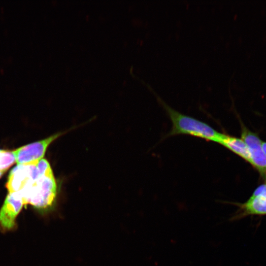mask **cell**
I'll return each mask as SVG.
<instances>
[{
    "label": "cell",
    "instance_id": "1",
    "mask_svg": "<svg viewBox=\"0 0 266 266\" xmlns=\"http://www.w3.org/2000/svg\"><path fill=\"white\" fill-rule=\"evenodd\" d=\"M154 95L168 115L172 123L171 130L167 136L189 135L220 143L224 133L218 132L204 122L175 110L156 93H154Z\"/></svg>",
    "mask_w": 266,
    "mask_h": 266
},
{
    "label": "cell",
    "instance_id": "2",
    "mask_svg": "<svg viewBox=\"0 0 266 266\" xmlns=\"http://www.w3.org/2000/svg\"><path fill=\"white\" fill-rule=\"evenodd\" d=\"M38 171L39 175L37 178L18 193L25 205L29 204L40 211L46 212L55 205L58 185L52 168Z\"/></svg>",
    "mask_w": 266,
    "mask_h": 266
},
{
    "label": "cell",
    "instance_id": "3",
    "mask_svg": "<svg viewBox=\"0 0 266 266\" xmlns=\"http://www.w3.org/2000/svg\"><path fill=\"white\" fill-rule=\"evenodd\" d=\"M68 131L59 132L49 137L23 146L12 151L17 165H36L43 159L48 146Z\"/></svg>",
    "mask_w": 266,
    "mask_h": 266
},
{
    "label": "cell",
    "instance_id": "4",
    "mask_svg": "<svg viewBox=\"0 0 266 266\" xmlns=\"http://www.w3.org/2000/svg\"><path fill=\"white\" fill-rule=\"evenodd\" d=\"M231 203L238 207L230 219L231 221H237L249 216L266 215V183L257 187L245 202Z\"/></svg>",
    "mask_w": 266,
    "mask_h": 266
},
{
    "label": "cell",
    "instance_id": "5",
    "mask_svg": "<svg viewBox=\"0 0 266 266\" xmlns=\"http://www.w3.org/2000/svg\"><path fill=\"white\" fill-rule=\"evenodd\" d=\"M241 139L248 148L250 164L256 169L264 178L266 179V155L262 147V141L258 135L241 125Z\"/></svg>",
    "mask_w": 266,
    "mask_h": 266
},
{
    "label": "cell",
    "instance_id": "6",
    "mask_svg": "<svg viewBox=\"0 0 266 266\" xmlns=\"http://www.w3.org/2000/svg\"><path fill=\"white\" fill-rule=\"evenodd\" d=\"M24 205L18 192L8 193L0 209V227L3 231H11L15 228L16 218Z\"/></svg>",
    "mask_w": 266,
    "mask_h": 266
},
{
    "label": "cell",
    "instance_id": "7",
    "mask_svg": "<svg viewBox=\"0 0 266 266\" xmlns=\"http://www.w3.org/2000/svg\"><path fill=\"white\" fill-rule=\"evenodd\" d=\"M39 175L36 164L17 165L10 171L6 187L9 193L19 192Z\"/></svg>",
    "mask_w": 266,
    "mask_h": 266
},
{
    "label": "cell",
    "instance_id": "8",
    "mask_svg": "<svg viewBox=\"0 0 266 266\" xmlns=\"http://www.w3.org/2000/svg\"><path fill=\"white\" fill-rule=\"evenodd\" d=\"M219 144L250 164L248 148L241 138L224 133Z\"/></svg>",
    "mask_w": 266,
    "mask_h": 266
},
{
    "label": "cell",
    "instance_id": "9",
    "mask_svg": "<svg viewBox=\"0 0 266 266\" xmlns=\"http://www.w3.org/2000/svg\"><path fill=\"white\" fill-rule=\"evenodd\" d=\"M15 162L12 151L0 150V171L5 172Z\"/></svg>",
    "mask_w": 266,
    "mask_h": 266
},
{
    "label": "cell",
    "instance_id": "10",
    "mask_svg": "<svg viewBox=\"0 0 266 266\" xmlns=\"http://www.w3.org/2000/svg\"><path fill=\"white\" fill-rule=\"evenodd\" d=\"M262 147L264 152L266 155V142H263V141L262 142Z\"/></svg>",
    "mask_w": 266,
    "mask_h": 266
},
{
    "label": "cell",
    "instance_id": "11",
    "mask_svg": "<svg viewBox=\"0 0 266 266\" xmlns=\"http://www.w3.org/2000/svg\"><path fill=\"white\" fill-rule=\"evenodd\" d=\"M4 172H3V171H0V178L1 177V176L3 175V173Z\"/></svg>",
    "mask_w": 266,
    "mask_h": 266
}]
</instances>
